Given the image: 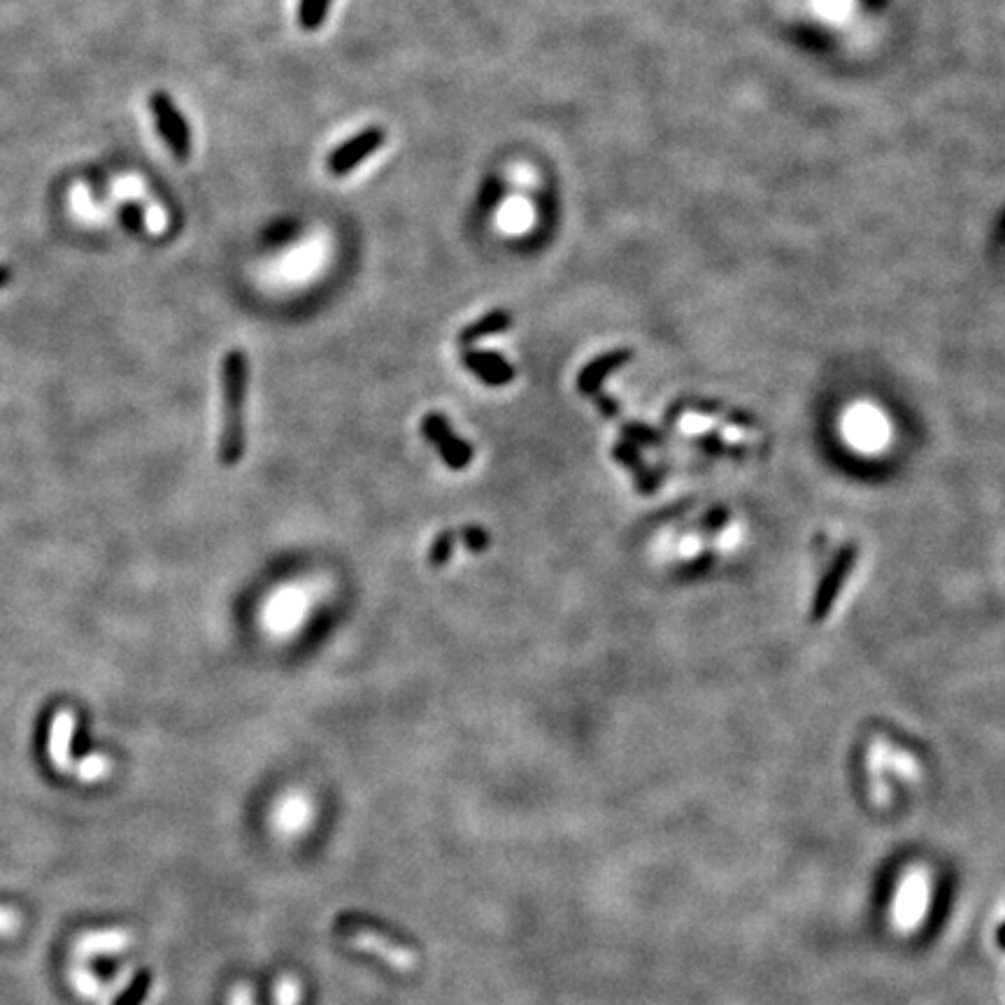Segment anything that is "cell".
Listing matches in <instances>:
<instances>
[{
    "mask_svg": "<svg viewBox=\"0 0 1005 1005\" xmlns=\"http://www.w3.org/2000/svg\"><path fill=\"white\" fill-rule=\"evenodd\" d=\"M512 324H515V319H512V312L510 310H491L484 317L477 319V322L468 324L466 329H461V333H459V345L461 347H468V345H473V342H477V340L489 338V335H496V333H503V331L512 329Z\"/></svg>",
    "mask_w": 1005,
    "mask_h": 1005,
    "instance_id": "12",
    "label": "cell"
},
{
    "mask_svg": "<svg viewBox=\"0 0 1005 1005\" xmlns=\"http://www.w3.org/2000/svg\"><path fill=\"white\" fill-rule=\"evenodd\" d=\"M112 771H114V764H112L110 757H105V754H87V757L80 759L75 764L73 778H77L84 784H94V782H101V780L108 778V775H112Z\"/></svg>",
    "mask_w": 1005,
    "mask_h": 1005,
    "instance_id": "14",
    "label": "cell"
},
{
    "mask_svg": "<svg viewBox=\"0 0 1005 1005\" xmlns=\"http://www.w3.org/2000/svg\"><path fill=\"white\" fill-rule=\"evenodd\" d=\"M626 359H629V354L626 352H610V354H605L601 356V359H596L591 366L584 368V373L580 375V380H577V387H580L582 394H587V396H594L598 405H601V410L605 412V415H617V405L608 401V398H601V394H598V389H601V382H603V377L610 373V370H615L619 363H624Z\"/></svg>",
    "mask_w": 1005,
    "mask_h": 1005,
    "instance_id": "11",
    "label": "cell"
},
{
    "mask_svg": "<svg viewBox=\"0 0 1005 1005\" xmlns=\"http://www.w3.org/2000/svg\"><path fill=\"white\" fill-rule=\"evenodd\" d=\"M133 940H135L133 933L128 929H121V926H117V929L87 931L75 940L73 957L75 961L89 964V961L96 957H112V954L126 952L128 947L133 945Z\"/></svg>",
    "mask_w": 1005,
    "mask_h": 1005,
    "instance_id": "9",
    "label": "cell"
},
{
    "mask_svg": "<svg viewBox=\"0 0 1005 1005\" xmlns=\"http://www.w3.org/2000/svg\"><path fill=\"white\" fill-rule=\"evenodd\" d=\"M422 433L426 440H431L436 445L438 454L443 456V461L452 470H463L473 461V447L456 436L447 417L440 415V412H431V415L422 419Z\"/></svg>",
    "mask_w": 1005,
    "mask_h": 1005,
    "instance_id": "7",
    "label": "cell"
},
{
    "mask_svg": "<svg viewBox=\"0 0 1005 1005\" xmlns=\"http://www.w3.org/2000/svg\"><path fill=\"white\" fill-rule=\"evenodd\" d=\"M21 926H24V917L19 915V910L10 908V905H0V938L17 936Z\"/></svg>",
    "mask_w": 1005,
    "mask_h": 1005,
    "instance_id": "19",
    "label": "cell"
},
{
    "mask_svg": "<svg viewBox=\"0 0 1005 1005\" xmlns=\"http://www.w3.org/2000/svg\"><path fill=\"white\" fill-rule=\"evenodd\" d=\"M454 543H456V533L454 531L438 533V538L433 540V545H431V550H429V566L431 568H443V566H447L449 559H452Z\"/></svg>",
    "mask_w": 1005,
    "mask_h": 1005,
    "instance_id": "17",
    "label": "cell"
},
{
    "mask_svg": "<svg viewBox=\"0 0 1005 1005\" xmlns=\"http://www.w3.org/2000/svg\"><path fill=\"white\" fill-rule=\"evenodd\" d=\"M331 0H301L298 3V24L305 31H317L324 24L326 14H329Z\"/></svg>",
    "mask_w": 1005,
    "mask_h": 1005,
    "instance_id": "16",
    "label": "cell"
},
{
    "mask_svg": "<svg viewBox=\"0 0 1005 1005\" xmlns=\"http://www.w3.org/2000/svg\"><path fill=\"white\" fill-rule=\"evenodd\" d=\"M384 140H387V133H384L382 126L363 128V131L352 135V138L333 149L329 159H326V168H329L333 177H345L354 173L363 161L370 159L384 145Z\"/></svg>",
    "mask_w": 1005,
    "mask_h": 1005,
    "instance_id": "5",
    "label": "cell"
},
{
    "mask_svg": "<svg viewBox=\"0 0 1005 1005\" xmlns=\"http://www.w3.org/2000/svg\"><path fill=\"white\" fill-rule=\"evenodd\" d=\"M133 978H135V964L121 966L117 975H114L110 982H103L101 994H98V999H96V1005H114V1001H117L128 987H131Z\"/></svg>",
    "mask_w": 1005,
    "mask_h": 1005,
    "instance_id": "15",
    "label": "cell"
},
{
    "mask_svg": "<svg viewBox=\"0 0 1005 1005\" xmlns=\"http://www.w3.org/2000/svg\"><path fill=\"white\" fill-rule=\"evenodd\" d=\"M77 729V715L73 710H59L52 717V726H49V736H47V754L49 761L56 771L63 775H73L75 764L73 759V736Z\"/></svg>",
    "mask_w": 1005,
    "mask_h": 1005,
    "instance_id": "8",
    "label": "cell"
},
{
    "mask_svg": "<svg viewBox=\"0 0 1005 1005\" xmlns=\"http://www.w3.org/2000/svg\"><path fill=\"white\" fill-rule=\"evenodd\" d=\"M249 384V359L245 349H231L222 359V436H219V463L231 468L245 456V403Z\"/></svg>",
    "mask_w": 1005,
    "mask_h": 1005,
    "instance_id": "1",
    "label": "cell"
},
{
    "mask_svg": "<svg viewBox=\"0 0 1005 1005\" xmlns=\"http://www.w3.org/2000/svg\"><path fill=\"white\" fill-rule=\"evenodd\" d=\"M931 898L933 885L929 871L924 866H910L896 885L892 903L894 929L898 933H917L929 917Z\"/></svg>",
    "mask_w": 1005,
    "mask_h": 1005,
    "instance_id": "3",
    "label": "cell"
},
{
    "mask_svg": "<svg viewBox=\"0 0 1005 1005\" xmlns=\"http://www.w3.org/2000/svg\"><path fill=\"white\" fill-rule=\"evenodd\" d=\"M7 282V270H0V284Z\"/></svg>",
    "mask_w": 1005,
    "mask_h": 1005,
    "instance_id": "22",
    "label": "cell"
},
{
    "mask_svg": "<svg viewBox=\"0 0 1005 1005\" xmlns=\"http://www.w3.org/2000/svg\"><path fill=\"white\" fill-rule=\"evenodd\" d=\"M149 108H152L156 126H159L170 152H173L180 161H187L191 154L189 121L182 117L180 110H177L173 98H170L166 91H154L152 98H149Z\"/></svg>",
    "mask_w": 1005,
    "mask_h": 1005,
    "instance_id": "6",
    "label": "cell"
},
{
    "mask_svg": "<svg viewBox=\"0 0 1005 1005\" xmlns=\"http://www.w3.org/2000/svg\"><path fill=\"white\" fill-rule=\"evenodd\" d=\"M163 996H166V987H163V982L161 980H156L152 989H149L145 999H142L140 1005H161L163 1001Z\"/></svg>",
    "mask_w": 1005,
    "mask_h": 1005,
    "instance_id": "21",
    "label": "cell"
},
{
    "mask_svg": "<svg viewBox=\"0 0 1005 1005\" xmlns=\"http://www.w3.org/2000/svg\"><path fill=\"white\" fill-rule=\"evenodd\" d=\"M340 936L347 945L356 947V950L373 954L384 964L396 968L398 973H412L419 964L417 954L412 952V947H405L401 943H396L394 938L382 936L377 929H370L366 924L359 922H345L340 926Z\"/></svg>",
    "mask_w": 1005,
    "mask_h": 1005,
    "instance_id": "4",
    "label": "cell"
},
{
    "mask_svg": "<svg viewBox=\"0 0 1005 1005\" xmlns=\"http://www.w3.org/2000/svg\"><path fill=\"white\" fill-rule=\"evenodd\" d=\"M459 536L463 538V545H466L470 552H484L491 543L489 531L482 529V526H475V524L463 526Z\"/></svg>",
    "mask_w": 1005,
    "mask_h": 1005,
    "instance_id": "18",
    "label": "cell"
},
{
    "mask_svg": "<svg viewBox=\"0 0 1005 1005\" xmlns=\"http://www.w3.org/2000/svg\"><path fill=\"white\" fill-rule=\"evenodd\" d=\"M463 366H466L470 373H475V377H480L484 384L489 387H503L515 380V368H512L510 361H505L501 354L496 352H480V349H466L461 354Z\"/></svg>",
    "mask_w": 1005,
    "mask_h": 1005,
    "instance_id": "10",
    "label": "cell"
},
{
    "mask_svg": "<svg viewBox=\"0 0 1005 1005\" xmlns=\"http://www.w3.org/2000/svg\"><path fill=\"white\" fill-rule=\"evenodd\" d=\"M68 982L73 987V992L84 1001H96L98 994H101L103 980L91 971L89 964L84 961H73L68 968Z\"/></svg>",
    "mask_w": 1005,
    "mask_h": 1005,
    "instance_id": "13",
    "label": "cell"
},
{
    "mask_svg": "<svg viewBox=\"0 0 1005 1005\" xmlns=\"http://www.w3.org/2000/svg\"><path fill=\"white\" fill-rule=\"evenodd\" d=\"M277 1005H298L301 1001V982L287 975L282 982H277Z\"/></svg>",
    "mask_w": 1005,
    "mask_h": 1005,
    "instance_id": "20",
    "label": "cell"
},
{
    "mask_svg": "<svg viewBox=\"0 0 1005 1005\" xmlns=\"http://www.w3.org/2000/svg\"><path fill=\"white\" fill-rule=\"evenodd\" d=\"M840 436L857 454L878 456L892 445L894 431L887 412L871 401H857L840 417Z\"/></svg>",
    "mask_w": 1005,
    "mask_h": 1005,
    "instance_id": "2",
    "label": "cell"
}]
</instances>
